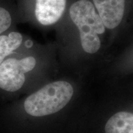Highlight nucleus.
<instances>
[{
	"instance_id": "obj_1",
	"label": "nucleus",
	"mask_w": 133,
	"mask_h": 133,
	"mask_svg": "<svg viewBox=\"0 0 133 133\" xmlns=\"http://www.w3.org/2000/svg\"><path fill=\"white\" fill-rule=\"evenodd\" d=\"M69 13L78 29L83 50L89 54H95L101 46L99 35L105 32V27L94 4L88 0H79L71 5Z\"/></svg>"
},
{
	"instance_id": "obj_2",
	"label": "nucleus",
	"mask_w": 133,
	"mask_h": 133,
	"mask_svg": "<svg viewBox=\"0 0 133 133\" xmlns=\"http://www.w3.org/2000/svg\"><path fill=\"white\" fill-rule=\"evenodd\" d=\"M74 88L69 83L57 81L43 86L25 100L24 109L33 116H44L58 112L70 102Z\"/></svg>"
},
{
	"instance_id": "obj_3",
	"label": "nucleus",
	"mask_w": 133,
	"mask_h": 133,
	"mask_svg": "<svg viewBox=\"0 0 133 133\" xmlns=\"http://www.w3.org/2000/svg\"><path fill=\"white\" fill-rule=\"evenodd\" d=\"M36 64L32 56L6 57L0 64V89L9 92L19 90L25 82V74L32 70Z\"/></svg>"
},
{
	"instance_id": "obj_4",
	"label": "nucleus",
	"mask_w": 133,
	"mask_h": 133,
	"mask_svg": "<svg viewBox=\"0 0 133 133\" xmlns=\"http://www.w3.org/2000/svg\"><path fill=\"white\" fill-rule=\"evenodd\" d=\"M93 2L105 27L114 29L121 24L126 0H93Z\"/></svg>"
},
{
	"instance_id": "obj_5",
	"label": "nucleus",
	"mask_w": 133,
	"mask_h": 133,
	"mask_svg": "<svg viewBox=\"0 0 133 133\" xmlns=\"http://www.w3.org/2000/svg\"><path fill=\"white\" fill-rule=\"evenodd\" d=\"M66 4V0H36V19L43 25L54 24L62 17Z\"/></svg>"
},
{
	"instance_id": "obj_6",
	"label": "nucleus",
	"mask_w": 133,
	"mask_h": 133,
	"mask_svg": "<svg viewBox=\"0 0 133 133\" xmlns=\"http://www.w3.org/2000/svg\"><path fill=\"white\" fill-rule=\"evenodd\" d=\"M105 133H133V114L127 112L115 114L105 126Z\"/></svg>"
},
{
	"instance_id": "obj_7",
	"label": "nucleus",
	"mask_w": 133,
	"mask_h": 133,
	"mask_svg": "<svg viewBox=\"0 0 133 133\" xmlns=\"http://www.w3.org/2000/svg\"><path fill=\"white\" fill-rule=\"evenodd\" d=\"M5 33L0 35V64L6 57L19 49L23 41V36L21 33L17 31H11L7 34Z\"/></svg>"
},
{
	"instance_id": "obj_8",
	"label": "nucleus",
	"mask_w": 133,
	"mask_h": 133,
	"mask_svg": "<svg viewBox=\"0 0 133 133\" xmlns=\"http://www.w3.org/2000/svg\"><path fill=\"white\" fill-rule=\"evenodd\" d=\"M12 16L8 8L0 4V35L6 32L12 24Z\"/></svg>"
}]
</instances>
